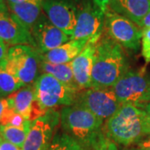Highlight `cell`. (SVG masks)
<instances>
[{
  "label": "cell",
  "mask_w": 150,
  "mask_h": 150,
  "mask_svg": "<svg viewBox=\"0 0 150 150\" xmlns=\"http://www.w3.org/2000/svg\"><path fill=\"white\" fill-rule=\"evenodd\" d=\"M127 71V62L121 46L108 35L100 38L95 44L91 73L92 88H112Z\"/></svg>",
  "instance_id": "obj_1"
},
{
  "label": "cell",
  "mask_w": 150,
  "mask_h": 150,
  "mask_svg": "<svg viewBox=\"0 0 150 150\" xmlns=\"http://www.w3.org/2000/svg\"><path fill=\"white\" fill-rule=\"evenodd\" d=\"M60 120L65 131L93 149L107 137L102 129L103 119L75 103L63 108Z\"/></svg>",
  "instance_id": "obj_2"
},
{
  "label": "cell",
  "mask_w": 150,
  "mask_h": 150,
  "mask_svg": "<svg viewBox=\"0 0 150 150\" xmlns=\"http://www.w3.org/2000/svg\"><path fill=\"white\" fill-rule=\"evenodd\" d=\"M145 111L131 103H124L108 118L104 134L108 139L123 145L138 141L144 134Z\"/></svg>",
  "instance_id": "obj_3"
},
{
  "label": "cell",
  "mask_w": 150,
  "mask_h": 150,
  "mask_svg": "<svg viewBox=\"0 0 150 150\" xmlns=\"http://www.w3.org/2000/svg\"><path fill=\"white\" fill-rule=\"evenodd\" d=\"M34 88L36 101L44 111L59 105L74 104L80 92L48 74L38 77Z\"/></svg>",
  "instance_id": "obj_4"
},
{
  "label": "cell",
  "mask_w": 150,
  "mask_h": 150,
  "mask_svg": "<svg viewBox=\"0 0 150 150\" xmlns=\"http://www.w3.org/2000/svg\"><path fill=\"white\" fill-rule=\"evenodd\" d=\"M121 104L131 103L144 108L150 102L149 79L146 77V69L128 70L112 87Z\"/></svg>",
  "instance_id": "obj_5"
},
{
  "label": "cell",
  "mask_w": 150,
  "mask_h": 150,
  "mask_svg": "<svg viewBox=\"0 0 150 150\" xmlns=\"http://www.w3.org/2000/svg\"><path fill=\"white\" fill-rule=\"evenodd\" d=\"M6 60L24 85L34 83L37 80L41 58L35 47L27 44L12 46L8 50Z\"/></svg>",
  "instance_id": "obj_6"
},
{
  "label": "cell",
  "mask_w": 150,
  "mask_h": 150,
  "mask_svg": "<svg viewBox=\"0 0 150 150\" xmlns=\"http://www.w3.org/2000/svg\"><path fill=\"white\" fill-rule=\"evenodd\" d=\"M120 46L131 50L139 48L142 29L131 19L108 8L104 16L103 30Z\"/></svg>",
  "instance_id": "obj_7"
},
{
  "label": "cell",
  "mask_w": 150,
  "mask_h": 150,
  "mask_svg": "<svg viewBox=\"0 0 150 150\" xmlns=\"http://www.w3.org/2000/svg\"><path fill=\"white\" fill-rule=\"evenodd\" d=\"M105 13L93 2H84L77 10V23L72 39L86 40L88 44H96L102 37Z\"/></svg>",
  "instance_id": "obj_8"
},
{
  "label": "cell",
  "mask_w": 150,
  "mask_h": 150,
  "mask_svg": "<svg viewBox=\"0 0 150 150\" xmlns=\"http://www.w3.org/2000/svg\"><path fill=\"white\" fill-rule=\"evenodd\" d=\"M75 104L84 108L103 119L110 118L122 105L112 88H90L80 91Z\"/></svg>",
  "instance_id": "obj_9"
},
{
  "label": "cell",
  "mask_w": 150,
  "mask_h": 150,
  "mask_svg": "<svg viewBox=\"0 0 150 150\" xmlns=\"http://www.w3.org/2000/svg\"><path fill=\"white\" fill-rule=\"evenodd\" d=\"M60 113L53 108L48 109L41 117L31 122V127L22 148L23 150H48Z\"/></svg>",
  "instance_id": "obj_10"
},
{
  "label": "cell",
  "mask_w": 150,
  "mask_h": 150,
  "mask_svg": "<svg viewBox=\"0 0 150 150\" xmlns=\"http://www.w3.org/2000/svg\"><path fill=\"white\" fill-rule=\"evenodd\" d=\"M30 33L34 41L35 48L41 54H46L48 51L72 40V38L54 26L43 13L40 14Z\"/></svg>",
  "instance_id": "obj_11"
},
{
  "label": "cell",
  "mask_w": 150,
  "mask_h": 150,
  "mask_svg": "<svg viewBox=\"0 0 150 150\" xmlns=\"http://www.w3.org/2000/svg\"><path fill=\"white\" fill-rule=\"evenodd\" d=\"M43 10L54 26L72 38L77 23V8L67 0H43Z\"/></svg>",
  "instance_id": "obj_12"
},
{
  "label": "cell",
  "mask_w": 150,
  "mask_h": 150,
  "mask_svg": "<svg viewBox=\"0 0 150 150\" xmlns=\"http://www.w3.org/2000/svg\"><path fill=\"white\" fill-rule=\"evenodd\" d=\"M0 39L13 46L27 44L35 47L31 33L11 13L4 3L0 4Z\"/></svg>",
  "instance_id": "obj_13"
},
{
  "label": "cell",
  "mask_w": 150,
  "mask_h": 150,
  "mask_svg": "<svg viewBox=\"0 0 150 150\" xmlns=\"http://www.w3.org/2000/svg\"><path fill=\"white\" fill-rule=\"evenodd\" d=\"M95 44H87L71 63L74 79L81 90L92 88L91 73Z\"/></svg>",
  "instance_id": "obj_14"
},
{
  "label": "cell",
  "mask_w": 150,
  "mask_h": 150,
  "mask_svg": "<svg viewBox=\"0 0 150 150\" xmlns=\"http://www.w3.org/2000/svg\"><path fill=\"white\" fill-rule=\"evenodd\" d=\"M87 44L86 40L72 39L46 54L40 53V58L43 61L56 64L70 63L80 54Z\"/></svg>",
  "instance_id": "obj_15"
},
{
  "label": "cell",
  "mask_w": 150,
  "mask_h": 150,
  "mask_svg": "<svg viewBox=\"0 0 150 150\" xmlns=\"http://www.w3.org/2000/svg\"><path fill=\"white\" fill-rule=\"evenodd\" d=\"M43 0H26L19 4H8L10 13L20 22L22 25L31 32L43 9Z\"/></svg>",
  "instance_id": "obj_16"
},
{
  "label": "cell",
  "mask_w": 150,
  "mask_h": 150,
  "mask_svg": "<svg viewBox=\"0 0 150 150\" xmlns=\"http://www.w3.org/2000/svg\"><path fill=\"white\" fill-rule=\"evenodd\" d=\"M108 8L131 19L139 26L140 21L150 11V1L112 0Z\"/></svg>",
  "instance_id": "obj_17"
},
{
  "label": "cell",
  "mask_w": 150,
  "mask_h": 150,
  "mask_svg": "<svg viewBox=\"0 0 150 150\" xmlns=\"http://www.w3.org/2000/svg\"><path fill=\"white\" fill-rule=\"evenodd\" d=\"M9 106L25 119L31 118L33 108L36 104L34 83L23 86L20 89L7 97Z\"/></svg>",
  "instance_id": "obj_18"
},
{
  "label": "cell",
  "mask_w": 150,
  "mask_h": 150,
  "mask_svg": "<svg viewBox=\"0 0 150 150\" xmlns=\"http://www.w3.org/2000/svg\"><path fill=\"white\" fill-rule=\"evenodd\" d=\"M40 68L43 72V74L52 75L65 84L81 91V89L74 79L72 67H71V63L56 64L47 61H43L41 59Z\"/></svg>",
  "instance_id": "obj_19"
},
{
  "label": "cell",
  "mask_w": 150,
  "mask_h": 150,
  "mask_svg": "<svg viewBox=\"0 0 150 150\" xmlns=\"http://www.w3.org/2000/svg\"><path fill=\"white\" fill-rule=\"evenodd\" d=\"M23 86L8 65L6 58L0 62V98H5L15 93Z\"/></svg>",
  "instance_id": "obj_20"
},
{
  "label": "cell",
  "mask_w": 150,
  "mask_h": 150,
  "mask_svg": "<svg viewBox=\"0 0 150 150\" xmlns=\"http://www.w3.org/2000/svg\"><path fill=\"white\" fill-rule=\"evenodd\" d=\"M31 127V121L28 120L22 127L0 124V134L4 139L22 149Z\"/></svg>",
  "instance_id": "obj_21"
},
{
  "label": "cell",
  "mask_w": 150,
  "mask_h": 150,
  "mask_svg": "<svg viewBox=\"0 0 150 150\" xmlns=\"http://www.w3.org/2000/svg\"><path fill=\"white\" fill-rule=\"evenodd\" d=\"M48 150H86L78 140L68 134H57Z\"/></svg>",
  "instance_id": "obj_22"
},
{
  "label": "cell",
  "mask_w": 150,
  "mask_h": 150,
  "mask_svg": "<svg viewBox=\"0 0 150 150\" xmlns=\"http://www.w3.org/2000/svg\"><path fill=\"white\" fill-rule=\"evenodd\" d=\"M27 121V119L23 118L21 114L16 112L12 108L9 107L1 118L0 124L11 125L14 127H22L26 123Z\"/></svg>",
  "instance_id": "obj_23"
},
{
  "label": "cell",
  "mask_w": 150,
  "mask_h": 150,
  "mask_svg": "<svg viewBox=\"0 0 150 150\" xmlns=\"http://www.w3.org/2000/svg\"><path fill=\"white\" fill-rule=\"evenodd\" d=\"M142 55L146 63H150V28L142 29Z\"/></svg>",
  "instance_id": "obj_24"
},
{
  "label": "cell",
  "mask_w": 150,
  "mask_h": 150,
  "mask_svg": "<svg viewBox=\"0 0 150 150\" xmlns=\"http://www.w3.org/2000/svg\"><path fill=\"white\" fill-rule=\"evenodd\" d=\"M95 150H118L116 144L108 139V137H105L94 148Z\"/></svg>",
  "instance_id": "obj_25"
},
{
  "label": "cell",
  "mask_w": 150,
  "mask_h": 150,
  "mask_svg": "<svg viewBox=\"0 0 150 150\" xmlns=\"http://www.w3.org/2000/svg\"><path fill=\"white\" fill-rule=\"evenodd\" d=\"M144 110L145 111L144 134H150V102L145 105Z\"/></svg>",
  "instance_id": "obj_26"
},
{
  "label": "cell",
  "mask_w": 150,
  "mask_h": 150,
  "mask_svg": "<svg viewBox=\"0 0 150 150\" xmlns=\"http://www.w3.org/2000/svg\"><path fill=\"white\" fill-rule=\"evenodd\" d=\"M0 150H23L20 148H18V146L12 144L10 142L2 138V139L0 141Z\"/></svg>",
  "instance_id": "obj_27"
},
{
  "label": "cell",
  "mask_w": 150,
  "mask_h": 150,
  "mask_svg": "<svg viewBox=\"0 0 150 150\" xmlns=\"http://www.w3.org/2000/svg\"><path fill=\"white\" fill-rule=\"evenodd\" d=\"M9 103L7 98H0V120L5 112L9 108Z\"/></svg>",
  "instance_id": "obj_28"
},
{
  "label": "cell",
  "mask_w": 150,
  "mask_h": 150,
  "mask_svg": "<svg viewBox=\"0 0 150 150\" xmlns=\"http://www.w3.org/2000/svg\"><path fill=\"white\" fill-rule=\"evenodd\" d=\"M112 0H93V4L98 7L101 10L105 13V12L107 10L108 7L109 5V4L111 3Z\"/></svg>",
  "instance_id": "obj_29"
},
{
  "label": "cell",
  "mask_w": 150,
  "mask_h": 150,
  "mask_svg": "<svg viewBox=\"0 0 150 150\" xmlns=\"http://www.w3.org/2000/svg\"><path fill=\"white\" fill-rule=\"evenodd\" d=\"M138 150H150V136L139 142Z\"/></svg>",
  "instance_id": "obj_30"
},
{
  "label": "cell",
  "mask_w": 150,
  "mask_h": 150,
  "mask_svg": "<svg viewBox=\"0 0 150 150\" xmlns=\"http://www.w3.org/2000/svg\"><path fill=\"white\" fill-rule=\"evenodd\" d=\"M8 47L3 40L0 39V62L3 61L4 59L7 57V54H8Z\"/></svg>",
  "instance_id": "obj_31"
},
{
  "label": "cell",
  "mask_w": 150,
  "mask_h": 150,
  "mask_svg": "<svg viewBox=\"0 0 150 150\" xmlns=\"http://www.w3.org/2000/svg\"><path fill=\"white\" fill-rule=\"evenodd\" d=\"M139 27L141 28L142 29L146 28H150V11L140 21V23H139Z\"/></svg>",
  "instance_id": "obj_32"
},
{
  "label": "cell",
  "mask_w": 150,
  "mask_h": 150,
  "mask_svg": "<svg viewBox=\"0 0 150 150\" xmlns=\"http://www.w3.org/2000/svg\"><path fill=\"white\" fill-rule=\"evenodd\" d=\"M26 0H7L8 4H19L22 2H24Z\"/></svg>",
  "instance_id": "obj_33"
},
{
  "label": "cell",
  "mask_w": 150,
  "mask_h": 150,
  "mask_svg": "<svg viewBox=\"0 0 150 150\" xmlns=\"http://www.w3.org/2000/svg\"><path fill=\"white\" fill-rule=\"evenodd\" d=\"M3 3H4V0H0V4H3Z\"/></svg>",
  "instance_id": "obj_34"
},
{
  "label": "cell",
  "mask_w": 150,
  "mask_h": 150,
  "mask_svg": "<svg viewBox=\"0 0 150 150\" xmlns=\"http://www.w3.org/2000/svg\"><path fill=\"white\" fill-rule=\"evenodd\" d=\"M1 139H2V136H1V134H0V141H1Z\"/></svg>",
  "instance_id": "obj_35"
},
{
  "label": "cell",
  "mask_w": 150,
  "mask_h": 150,
  "mask_svg": "<svg viewBox=\"0 0 150 150\" xmlns=\"http://www.w3.org/2000/svg\"><path fill=\"white\" fill-rule=\"evenodd\" d=\"M149 90H150V79H149Z\"/></svg>",
  "instance_id": "obj_36"
},
{
  "label": "cell",
  "mask_w": 150,
  "mask_h": 150,
  "mask_svg": "<svg viewBox=\"0 0 150 150\" xmlns=\"http://www.w3.org/2000/svg\"><path fill=\"white\" fill-rule=\"evenodd\" d=\"M149 1H150V0H149Z\"/></svg>",
  "instance_id": "obj_37"
}]
</instances>
